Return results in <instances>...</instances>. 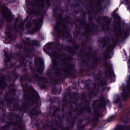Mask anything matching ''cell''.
<instances>
[{"label":"cell","mask_w":130,"mask_h":130,"mask_svg":"<svg viewBox=\"0 0 130 130\" xmlns=\"http://www.w3.org/2000/svg\"><path fill=\"white\" fill-rule=\"evenodd\" d=\"M24 21L21 16H18L16 20L15 25L14 26L17 32H21L23 29L24 26Z\"/></svg>","instance_id":"9"},{"label":"cell","mask_w":130,"mask_h":130,"mask_svg":"<svg viewBox=\"0 0 130 130\" xmlns=\"http://www.w3.org/2000/svg\"><path fill=\"white\" fill-rule=\"evenodd\" d=\"M42 14L40 12L30 13L25 22V28L28 33L33 34L39 31L42 25Z\"/></svg>","instance_id":"1"},{"label":"cell","mask_w":130,"mask_h":130,"mask_svg":"<svg viewBox=\"0 0 130 130\" xmlns=\"http://www.w3.org/2000/svg\"><path fill=\"white\" fill-rule=\"evenodd\" d=\"M25 102L23 106L26 108L33 106L37 101V94L36 92L31 89H28L25 92L24 94Z\"/></svg>","instance_id":"3"},{"label":"cell","mask_w":130,"mask_h":130,"mask_svg":"<svg viewBox=\"0 0 130 130\" xmlns=\"http://www.w3.org/2000/svg\"><path fill=\"white\" fill-rule=\"evenodd\" d=\"M44 50L48 54L54 57L60 58L63 55L61 53V46L57 43L51 42L46 44L43 48Z\"/></svg>","instance_id":"2"},{"label":"cell","mask_w":130,"mask_h":130,"mask_svg":"<svg viewBox=\"0 0 130 130\" xmlns=\"http://www.w3.org/2000/svg\"><path fill=\"white\" fill-rule=\"evenodd\" d=\"M61 87L60 85H55L54 87V89L52 90V93L54 94H60V92H61Z\"/></svg>","instance_id":"10"},{"label":"cell","mask_w":130,"mask_h":130,"mask_svg":"<svg viewBox=\"0 0 130 130\" xmlns=\"http://www.w3.org/2000/svg\"><path fill=\"white\" fill-rule=\"evenodd\" d=\"M1 13L4 19L7 22H10L13 18V15L9 9L5 6L1 7Z\"/></svg>","instance_id":"7"},{"label":"cell","mask_w":130,"mask_h":130,"mask_svg":"<svg viewBox=\"0 0 130 130\" xmlns=\"http://www.w3.org/2000/svg\"><path fill=\"white\" fill-rule=\"evenodd\" d=\"M94 57L93 55L89 54L83 55L80 59L82 67L84 70H87L92 67L96 60Z\"/></svg>","instance_id":"5"},{"label":"cell","mask_w":130,"mask_h":130,"mask_svg":"<svg viewBox=\"0 0 130 130\" xmlns=\"http://www.w3.org/2000/svg\"><path fill=\"white\" fill-rule=\"evenodd\" d=\"M92 109L95 113L102 116L105 114L106 110L105 103L101 100H97L94 101L92 104Z\"/></svg>","instance_id":"6"},{"label":"cell","mask_w":130,"mask_h":130,"mask_svg":"<svg viewBox=\"0 0 130 130\" xmlns=\"http://www.w3.org/2000/svg\"><path fill=\"white\" fill-rule=\"evenodd\" d=\"M99 42L102 46L104 47L108 44V39L106 37H103V38H101L99 40Z\"/></svg>","instance_id":"11"},{"label":"cell","mask_w":130,"mask_h":130,"mask_svg":"<svg viewBox=\"0 0 130 130\" xmlns=\"http://www.w3.org/2000/svg\"><path fill=\"white\" fill-rule=\"evenodd\" d=\"M119 100V97L118 95H117L116 96H115V99H114V102L115 103H118Z\"/></svg>","instance_id":"14"},{"label":"cell","mask_w":130,"mask_h":130,"mask_svg":"<svg viewBox=\"0 0 130 130\" xmlns=\"http://www.w3.org/2000/svg\"><path fill=\"white\" fill-rule=\"evenodd\" d=\"M130 127L126 125H117L115 128V130H130Z\"/></svg>","instance_id":"12"},{"label":"cell","mask_w":130,"mask_h":130,"mask_svg":"<svg viewBox=\"0 0 130 130\" xmlns=\"http://www.w3.org/2000/svg\"><path fill=\"white\" fill-rule=\"evenodd\" d=\"M34 65L38 73H42L44 70V62L42 59L40 57H36L34 60Z\"/></svg>","instance_id":"8"},{"label":"cell","mask_w":130,"mask_h":130,"mask_svg":"<svg viewBox=\"0 0 130 130\" xmlns=\"http://www.w3.org/2000/svg\"><path fill=\"white\" fill-rule=\"evenodd\" d=\"M97 94V90L95 88H93L91 89L90 92V96L91 98L94 97Z\"/></svg>","instance_id":"13"},{"label":"cell","mask_w":130,"mask_h":130,"mask_svg":"<svg viewBox=\"0 0 130 130\" xmlns=\"http://www.w3.org/2000/svg\"><path fill=\"white\" fill-rule=\"evenodd\" d=\"M16 32L15 27L8 26L4 32V40L5 42L9 43L15 40L16 38Z\"/></svg>","instance_id":"4"}]
</instances>
